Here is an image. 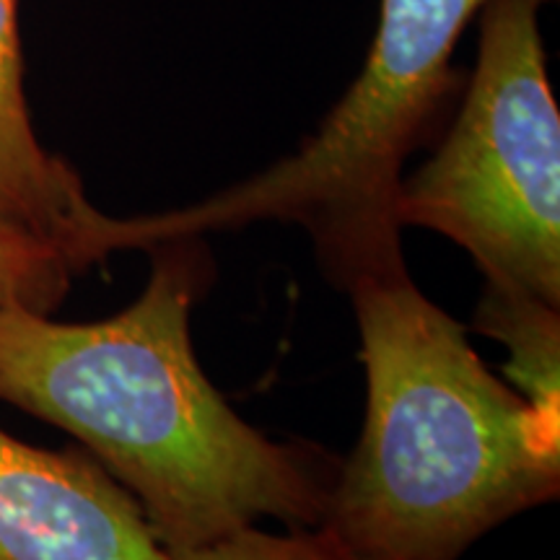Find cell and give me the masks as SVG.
Here are the masks:
<instances>
[{
	"instance_id": "cell-1",
	"label": "cell",
	"mask_w": 560,
	"mask_h": 560,
	"mask_svg": "<svg viewBox=\"0 0 560 560\" xmlns=\"http://www.w3.org/2000/svg\"><path fill=\"white\" fill-rule=\"evenodd\" d=\"M149 252L143 293L107 319L0 312V400L79 439L174 558L260 520L319 527L317 462L252 429L195 359L198 240Z\"/></svg>"
},
{
	"instance_id": "cell-2",
	"label": "cell",
	"mask_w": 560,
	"mask_h": 560,
	"mask_svg": "<svg viewBox=\"0 0 560 560\" xmlns=\"http://www.w3.org/2000/svg\"><path fill=\"white\" fill-rule=\"evenodd\" d=\"M366 369L361 439L319 527L353 560H459L560 493V431L486 369L402 255L335 278Z\"/></svg>"
},
{
	"instance_id": "cell-3",
	"label": "cell",
	"mask_w": 560,
	"mask_h": 560,
	"mask_svg": "<svg viewBox=\"0 0 560 560\" xmlns=\"http://www.w3.org/2000/svg\"><path fill=\"white\" fill-rule=\"evenodd\" d=\"M488 0H380V24L361 73L291 156L195 206L122 219L120 247L257 221H291L312 234L322 268L402 255L395 202L405 161L454 86V50Z\"/></svg>"
},
{
	"instance_id": "cell-4",
	"label": "cell",
	"mask_w": 560,
	"mask_h": 560,
	"mask_svg": "<svg viewBox=\"0 0 560 560\" xmlns=\"http://www.w3.org/2000/svg\"><path fill=\"white\" fill-rule=\"evenodd\" d=\"M545 3L482 5L465 102L441 149L402 179L395 219L459 244L486 280L560 306V109Z\"/></svg>"
},
{
	"instance_id": "cell-5",
	"label": "cell",
	"mask_w": 560,
	"mask_h": 560,
	"mask_svg": "<svg viewBox=\"0 0 560 560\" xmlns=\"http://www.w3.org/2000/svg\"><path fill=\"white\" fill-rule=\"evenodd\" d=\"M0 560H174L138 501L79 452L0 429Z\"/></svg>"
},
{
	"instance_id": "cell-6",
	"label": "cell",
	"mask_w": 560,
	"mask_h": 560,
	"mask_svg": "<svg viewBox=\"0 0 560 560\" xmlns=\"http://www.w3.org/2000/svg\"><path fill=\"white\" fill-rule=\"evenodd\" d=\"M0 221L50 242L79 272L120 252L122 219L96 208L73 166L34 130L19 0H0Z\"/></svg>"
},
{
	"instance_id": "cell-7",
	"label": "cell",
	"mask_w": 560,
	"mask_h": 560,
	"mask_svg": "<svg viewBox=\"0 0 560 560\" xmlns=\"http://www.w3.org/2000/svg\"><path fill=\"white\" fill-rule=\"evenodd\" d=\"M475 330L509 350L506 376L550 429L560 431V314L527 291L486 280Z\"/></svg>"
},
{
	"instance_id": "cell-8",
	"label": "cell",
	"mask_w": 560,
	"mask_h": 560,
	"mask_svg": "<svg viewBox=\"0 0 560 560\" xmlns=\"http://www.w3.org/2000/svg\"><path fill=\"white\" fill-rule=\"evenodd\" d=\"M75 272L50 242L0 221V312L52 314L68 296Z\"/></svg>"
},
{
	"instance_id": "cell-9",
	"label": "cell",
	"mask_w": 560,
	"mask_h": 560,
	"mask_svg": "<svg viewBox=\"0 0 560 560\" xmlns=\"http://www.w3.org/2000/svg\"><path fill=\"white\" fill-rule=\"evenodd\" d=\"M174 560H353L340 550L322 529L314 532H272L252 527L236 529L221 540L206 545Z\"/></svg>"
}]
</instances>
